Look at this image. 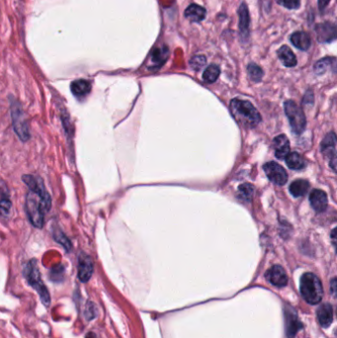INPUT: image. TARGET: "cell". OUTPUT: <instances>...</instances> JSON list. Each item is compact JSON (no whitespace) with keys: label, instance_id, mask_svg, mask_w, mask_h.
Returning <instances> with one entry per match:
<instances>
[{"label":"cell","instance_id":"6da1fadb","mask_svg":"<svg viewBox=\"0 0 337 338\" xmlns=\"http://www.w3.org/2000/svg\"><path fill=\"white\" fill-rule=\"evenodd\" d=\"M231 110L236 120L245 127L254 128L261 121L259 112L249 101L234 99L231 102Z\"/></svg>","mask_w":337,"mask_h":338},{"label":"cell","instance_id":"7a4b0ae2","mask_svg":"<svg viewBox=\"0 0 337 338\" xmlns=\"http://www.w3.org/2000/svg\"><path fill=\"white\" fill-rule=\"evenodd\" d=\"M24 276L28 282V284L38 293L41 302L45 307H50L51 305V296L48 288L42 280L41 273L38 267V263L36 259H31L25 266Z\"/></svg>","mask_w":337,"mask_h":338},{"label":"cell","instance_id":"3957f363","mask_svg":"<svg viewBox=\"0 0 337 338\" xmlns=\"http://www.w3.org/2000/svg\"><path fill=\"white\" fill-rule=\"evenodd\" d=\"M300 290L303 298L311 305L319 304L324 296L322 282L313 273H306L302 276Z\"/></svg>","mask_w":337,"mask_h":338},{"label":"cell","instance_id":"277c9868","mask_svg":"<svg viewBox=\"0 0 337 338\" xmlns=\"http://www.w3.org/2000/svg\"><path fill=\"white\" fill-rule=\"evenodd\" d=\"M10 112L14 132L21 141L27 142L31 138L29 123L21 105L13 98H10Z\"/></svg>","mask_w":337,"mask_h":338},{"label":"cell","instance_id":"5b68a950","mask_svg":"<svg viewBox=\"0 0 337 338\" xmlns=\"http://www.w3.org/2000/svg\"><path fill=\"white\" fill-rule=\"evenodd\" d=\"M25 210L31 224L37 229H42L44 227L46 213L39 196L33 191H29L26 196Z\"/></svg>","mask_w":337,"mask_h":338},{"label":"cell","instance_id":"8992f818","mask_svg":"<svg viewBox=\"0 0 337 338\" xmlns=\"http://www.w3.org/2000/svg\"><path fill=\"white\" fill-rule=\"evenodd\" d=\"M285 113L290 122L291 128L295 134H302L306 128L307 120L304 111L294 101L285 103Z\"/></svg>","mask_w":337,"mask_h":338},{"label":"cell","instance_id":"52a82bcc","mask_svg":"<svg viewBox=\"0 0 337 338\" xmlns=\"http://www.w3.org/2000/svg\"><path fill=\"white\" fill-rule=\"evenodd\" d=\"M22 180L29 187L30 191L35 192L39 196L43 204L45 213H48L52 207V199H51L50 194L46 190L43 180L41 178H36L32 175H23Z\"/></svg>","mask_w":337,"mask_h":338},{"label":"cell","instance_id":"ba28073f","mask_svg":"<svg viewBox=\"0 0 337 338\" xmlns=\"http://www.w3.org/2000/svg\"><path fill=\"white\" fill-rule=\"evenodd\" d=\"M322 153L329 161L334 171H337V136L335 133L329 134L322 143Z\"/></svg>","mask_w":337,"mask_h":338},{"label":"cell","instance_id":"9c48e42d","mask_svg":"<svg viewBox=\"0 0 337 338\" xmlns=\"http://www.w3.org/2000/svg\"><path fill=\"white\" fill-rule=\"evenodd\" d=\"M264 171L268 179L276 185L282 186L288 180V175H287L286 170L277 163H274V162L267 163L264 166Z\"/></svg>","mask_w":337,"mask_h":338},{"label":"cell","instance_id":"30bf717a","mask_svg":"<svg viewBox=\"0 0 337 338\" xmlns=\"http://www.w3.org/2000/svg\"><path fill=\"white\" fill-rule=\"evenodd\" d=\"M94 266L92 259L89 255L81 253L79 255V265H78V277L81 282H88L93 274Z\"/></svg>","mask_w":337,"mask_h":338},{"label":"cell","instance_id":"8fae6325","mask_svg":"<svg viewBox=\"0 0 337 338\" xmlns=\"http://www.w3.org/2000/svg\"><path fill=\"white\" fill-rule=\"evenodd\" d=\"M266 278L272 285L276 287H284L288 283V276L284 268L280 265H275L271 267L266 274Z\"/></svg>","mask_w":337,"mask_h":338},{"label":"cell","instance_id":"7c38bea8","mask_svg":"<svg viewBox=\"0 0 337 338\" xmlns=\"http://www.w3.org/2000/svg\"><path fill=\"white\" fill-rule=\"evenodd\" d=\"M318 39L322 43H331L337 38L336 26L332 23L326 22L316 26Z\"/></svg>","mask_w":337,"mask_h":338},{"label":"cell","instance_id":"4fadbf2b","mask_svg":"<svg viewBox=\"0 0 337 338\" xmlns=\"http://www.w3.org/2000/svg\"><path fill=\"white\" fill-rule=\"evenodd\" d=\"M240 14V34L243 41H247L250 37V23L251 17L248 5L246 3H242L239 9Z\"/></svg>","mask_w":337,"mask_h":338},{"label":"cell","instance_id":"5bb4252c","mask_svg":"<svg viewBox=\"0 0 337 338\" xmlns=\"http://www.w3.org/2000/svg\"><path fill=\"white\" fill-rule=\"evenodd\" d=\"M273 149L278 160H284L290 154V143L285 135L276 137L273 141Z\"/></svg>","mask_w":337,"mask_h":338},{"label":"cell","instance_id":"9a60e30c","mask_svg":"<svg viewBox=\"0 0 337 338\" xmlns=\"http://www.w3.org/2000/svg\"><path fill=\"white\" fill-rule=\"evenodd\" d=\"M310 203L313 209L317 212H324L328 208V196L327 194L319 189L314 190L310 195Z\"/></svg>","mask_w":337,"mask_h":338},{"label":"cell","instance_id":"2e32d148","mask_svg":"<svg viewBox=\"0 0 337 338\" xmlns=\"http://www.w3.org/2000/svg\"><path fill=\"white\" fill-rule=\"evenodd\" d=\"M168 58V49L166 47L156 48L151 56V65L149 69L155 71L160 69Z\"/></svg>","mask_w":337,"mask_h":338},{"label":"cell","instance_id":"e0dca14e","mask_svg":"<svg viewBox=\"0 0 337 338\" xmlns=\"http://www.w3.org/2000/svg\"><path fill=\"white\" fill-rule=\"evenodd\" d=\"M302 324L298 317L291 310L286 313V332L288 338H295L297 333L302 329Z\"/></svg>","mask_w":337,"mask_h":338},{"label":"cell","instance_id":"ac0fdd59","mask_svg":"<svg viewBox=\"0 0 337 338\" xmlns=\"http://www.w3.org/2000/svg\"><path fill=\"white\" fill-rule=\"evenodd\" d=\"M291 43L301 51H308L312 45L311 37L306 32H296L292 34Z\"/></svg>","mask_w":337,"mask_h":338},{"label":"cell","instance_id":"d6986e66","mask_svg":"<svg viewBox=\"0 0 337 338\" xmlns=\"http://www.w3.org/2000/svg\"><path fill=\"white\" fill-rule=\"evenodd\" d=\"M318 320L323 328H329L334 321V310L330 304H324L318 310Z\"/></svg>","mask_w":337,"mask_h":338},{"label":"cell","instance_id":"ffe728a7","mask_svg":"<svg viewBox=\"0 0 337 338\" xmlns=\"http://www.w3.org/2000/svg\"><path fill=\"white\" fill-rule=\"evenodd\" d=\"M185 17L193 23H199L205 19L206 9L198 4H191L185 10Z\"/></svg>","mask_w":337,"mask_h":338},{"label":"cell","instance_id":"44dd1931","mask_svg":"<svg viewBox=\"0 0 337 338\" xmlns=\"http://www.w3.org/2000/svg\"><path fill=\"white\" fill-rule=\"evenodd\" d=\"M278 57L280 61L282 62V64L287 68H294L297 65V59L294 53L287 46H283L279 49Z\"/></svg>","mask_w":337,"mask_h":338},{"label":"cell","instance_id":"7402d4cb","mask_svg":"<svg viewBox=\"0 0 337 338\" xmlns=\"http://www.w3.org/2000/svg\"><path fill=\"white\" fill-rule=\"evenodd\" d=\"M91 87L92 86H91L90 82L85 81V80L75 81L71 85L73 94L80 98H84L85 96H87L91 91Z\"/></svg>","mask_w":337,"mask_h":338},{"label":"cell","instance_id":"603a6c76","mask_svg":"<svg viewBox=\"0 0 337 338\" xmlns=\"http://www.w3.org/2000/svg\"><path fill=\"white\" fill-rule=\"evenodd\" d=\"M309 188H310V183L307 180L299 179V180L292 182L289 190L294 197H302L307 194Z\"/></svg>","mask_w":337,"mask_h":338},{"label":"cell","instance_id":"cb8c5ba5","mask_svg":"<svg viewBox=\"0 0 337 338\" xmlns=\"http://www.w3.org/2000/svg\"><path fill=\"white\" fill-rule=\"evenodd\" d=\"M286 164L289 169H293V170H301L306 167L304 158L298 153L289 154L286 157Z\"/></svg>","mask_w":337,"mask_h":338},{"label":"cell","instance_id":"d4e9b609","mask_svg":"<svg viewBox=\"0 0 337 338\" xmlns=\"http://www.w3.org/2000/svg\"><path fill=\"white\" fill-rule=\"evenodd\" d=\"M53 238L54 240L59 244L61 245L65 250L66 252H71L72 248H73V245L71 243V241L69 240V238L64 234V232L62 230H60L58 227H56L54 230H53Z\"/></svg>","mask_w":337,"mask_h":338},{"label":"cell","instance_id":"484cf974","mask_svg":"<svg viewBox=\"0 0 337 338\" xmlns=\"http://www.w3.org/2000/svg\"><path fill=\"white\" fill-rule=\"evenodd\" d=\"M220 68L217 65H211L206 69V71L203 74V80L207 84H213L215 83L220 76Z\"/></svg>","mask_w":337,"mask_h":338},{"label":"cell","instance_id":"4316f807","mask_svg":"<svg viewBox=\"0 0 337 338\" xmlns=\"http://www.w3.org/2000/svg\"><path fill=\"white\" fill-rule=\"evenodd\" d=\"M254 187L252 184H243L239 188L240 198L245 202H250L253 199Z\"/></svg>","mask_w":337,"mask_h":338},{"label":"cell","instance_id":"83f0119b","mask_svg":"<svg viewBox=\"0 0 337 338\" xmlns=\"http://www.w3.org/2000/svg\"><path fill=\"white\" fill-rule=\"evenodd\" d=\"M335 63H336V60L334 58H325V59L319 61L314 68L316 74L317 75H323L324 73L327 72L329 67H331L332 65H335Z\"/></svg>","mask_w":337,"mask_h":338},{"label":"cell","instance_id":"f1b7e54d","mask_svg":"<svg viewBox=\"0 0 337 338\" xmlns=\"http://www.w3.org/2000/svg\"><path fill=\"white\" fill-rule=\"evenodd\" d=\"M248 73L251 80L254 83H259L263 78V71L255 64H250L248 67Z\"/></svg>","mask_w":337,"mask_h":338},{"label":"cell","instance_id":"f546056e","mask_svg":"<svg viewBox=\"0 0 337 338\" xmlns=\"http://www.w3.org/2000/svg\"><path fill=\"white\" fill-rule=\"evenodd\" d=\"M11 209H12V203L9 200V198H7L6 196L1 198V200H0V216H2L3 218H9V216L11 214Z\"/></svg>","mask_w":337,"mask_h":338},{"label":"cell","instance_id":"4dcf8cb0","mask_svg":"<svg viewBox=\"0 0 337 338\" xmlns=\"http://www.w3.org/2000/svg\"><path fill=\"white\" fill-rule=\"evenodd\" d=\"M207 63V59L204 56H195L190 61V66L194 71L202 70Z\"/></svg>","mask_w":337,"mask_h":338},{"label":"cell","instance_id":"1f68e13d","mask_svg":"<svg viewBox=\"0 0 337 338\" xmlns=\"http://www.w3.org/2000/svg\"><path fill=\"white\" fill-rule=\"evenodd\" d=\"M84 317L87 321H92L97 317V307L94 303L88 302L85 306Z\"/></svg>","mask_w":337,"mask_h":338},{"label":"cell","instance_id":"d6a6232c","mask_svg":"<svg viewBox=\"0 0 337 338\" xmlns=\"http://www.w3.org/2000/svg\"><path fill=\"white\" fill-rule=\"evenodd\" d=\"M276 2L288 9H298L301 5V0H276Z\"/></svg>","mask_w":337,"mask_h":338},{"label":"cell","instance_id":"836d02e7","mask_svg":"<svg viewBox=\"0 0 337 338\" xmlns=\"http://www.w3.org/2000/svg\"><path fill=\"white\" fill-rule=\"evenodd\" d=\"M63 273H64V267L60 265V266H58V267H55V268L52 270V272H51V277H52L53 280L57 281V280H58V277H60L59 275L62 276Z\"/></svg>","mask_w":337,"mask_h":338},{"label":"cell","instance_id":"e575fe53","mask_svg":"<svg viewBox=\"0 0 337 338\" xmlns=\"http://www.w3.org/2000/svg\"><path fill=\"white\" fill-rule=\"evenodd\" d=\"M331 0H319V6L321 10H324L330 3Z\"/></svg>","mask_w":337,"mask_h":338},{"label":"cell","instance_id":"d590c367","mask_svg":"<svg viewBox=\"0 0 337 338\" xmlns=\"http://www.w3.org/2000/svg\"><path fill=\"white\" fill-rule=\"evenodd\" d=\"M332 292H333V294L336 296V292H337V280L336 279H333V281H332Z\"/></svg>","mask_w":337,"mask_h":338}]
</instances>
